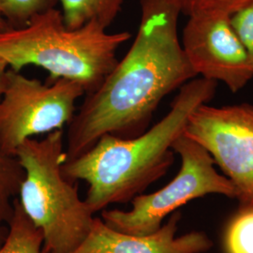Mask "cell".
I'll list each match as a JSON object with an SVG mask.
<instances>
[{
	"label": "cell",
	"instance_id": "6da1fadb",
	"mask_svg": "<svg viewBox=\"0 0 253 253\" xmlns=\"http://www.w3.org/2000/svg\"><path fill=\"white\" fill-rule=\"evenodd\" d=\"M140 8L133 43L100 86L86 94L69 124L66 162L105 134L129 139L144 133L161 101L197 77L178 37L179 11L165 0H140Z\"/></svg>",
	"mask_w": 253,
	"mask_h": 253
},
{
	"label": "cell",
	"instance_id": "7a4b0ae2",
	"mask_svg": "<svg viewBox=\"0 0 253 253\" xmlns=\"http://www.w3.org/2000/svg\"><path fill=\"white\" fill-rule=\"evenodd\" d=\"M216 88V82L195 77L181 86L170 111L157 124L134 138L101 136L89 150L63 163L65 177L88 184L84 201L94 213L131 202L169 171L174 162L173 142L183 134L192 112L208 103Z\"/></svg>",
	"mask_w": 253,
	"mask_h": 253
},
{
	"label": "cell",
	"instance_id": "3957f363",
	"mask_svg": "<svg viewBox=\"0 0 253 253\" xmlns=\"http://www.w3.org/2000/svg\"><path fill=\"white\" fill-rule=\"evenodd\" d=\"M130 37L127 31L109 33L97 22L68 28L61 10L51 7L23 27L0 31V58L14 72L44 69L50 84L60 78L78 82L88 94L116 67L118 49Z\"/></svg>",
	"mask_w": 253,
	"mask_h": 253
},
{
	"label": "cell",
	"instance_id": "277c9868",
	"mask_svg": "<svg viewBox=\"0 0 253 253\" xmlns=\"http://www.w3.org/2000/svg\"><path fill=\"white\" fill-rule=\"evenodd\" d=\"M65 149L63 130H54L41 140L27 139L15 152L25 172L19 202L43 234V253H73L96 217L80 198L77 183L63 174Z\"/></svg>",
	"mask_w": 253,
	"mask_h": 253
},
{
	"label": "cell",
	"instance_id": "5b68a950",
	"mask_svg": "<svg viewBox=\"0 0 253 253\" xmlns=\"http://www.w3.org/2000/svg\"><path fill=\"white\" fill-rule=\"evenodd\" d=\"M172 148L180 156L179 172L161 190L138 195L130 202V210H102L100 218L109 228L128 235H149L161 228L165 217L191 200L208 194L235 198L233 184L217 172L214 160L202 145L183 132Z\"/></svg>",
	"mask_w": 253,
	"mask_h": 253
},
{
	"label": "cell",
	"instance_id": "8992f818",
	"mask_svg": "<svg viewBox=\"0 0 253 253\" xmlns=\"http://www.w3.org/2000/svg\"><path fill=\"white\" fill-rule=\"evenodd\" d=\"M85 94L80 83L60 78L43 84L9 70L0 98V146L15 156L21 144L33 136L63 130Z\"/></svg>",
	"mask_w": 253,
	"mask_h": 253
},
{
	"label": "cell",
	"instance_id": "52a82bcc",
	"mask_svg": "<svg viewBox=\"0 0 253 253\" xmlns=\"http://www.w3.org/2000/svg\"><path fill=\"white\" fill-rule=\"evenodd\" d=\"M184 134L210 154L233 184L240 208L253 209V105L204 103L190 115Z\"/></svg>",
	"mask_w": 253,
	"mask_h": 253
},
{
	"label": "cell",
	"instance_id": "ba28073f",
	"mask_svg": "<svg viewBox=\"0 0 253 253\" xmlns=\"http://www.w3.org/2000/svg\"><path fill=\"white\" fill-rule=\"evenodd\" d=\"M181 44L197 76L221 82L234 93L253 79L251 55L229 15L189 17Z\"/></svg>",
	"mask_w": 253,
	"mask_h": 253
},
{
	"label": "cell",
	"instance_id": "9c48e42d",
	"mask_svg": "<svg viewBox=\"0 0 253 253\" xmlns=\"http://www.w3.org/2000/svg\"><path fill=\"white\" fill-rule=\"evenodd\" d=\"M180 219L175 211L156 232L133 235L115 231L95 217L86 238L71 253H203L211 249L212 241L203 232L176 236Z\"/></svg>",
	"mask_w": 253,
	"mask_h": 253
},
{
	"label": "cell",
	"instance_id": "30bf717a",
	"mask_svg": "<svg viewBox=\"0 0 253 253\" xmlns=\"http://www.w3.org/2000/svg\"><path fill=\"white\" fill-rule=\"evenodd\" d=\"M126 0H52L59 3L64 23L75 29L89 22H97L108 28L118 17Z\"/></svg>",
	"mask_w": 253,
	"mask_h": 253
},
{
	"label": "cell",
	"instance_id": "8fae6325",
	"mask_svg": "<svg viewBox=\"0 0 253 253\" xmlns=\"http://www.w3.org/2000/svg\"><path fill=\"white\" fill-rule=\"evenodd\" d=\"M25 172L15 156L6 153L0 146V246L3 243L14 211V200L19 195Z\"/></svg>",
	"mask_w": 253,
	"mask_h": 253
},
{
	"label": "cell",
	"instance_id": "7c38bea8",
	"mask_svg": "<svg viewBox=\"0 0 253 253\" xmlns=\"http://www.w3.org/2000/svg\"><path fill=\"white\" fill-rule=\"evenodd\" d=\"M42 248V232L34 225L16 198L8 233L0 246V253H43Z\"/></svg>",
	"mask_w": 253,
	"mask_h": 253
},
{
	"label": "cell",
	"instance_id": "4fadbf2b",
	"mask_svg": "<svg viewBox=\"0 0 253 253\" xmlns=\"http://www.w3.org/2000/svg\"><path fill=\"white\" fill-rule=\"evenodd\" d=\"M227 253H253V209L240 208L227 228Z\"/></svg>",
	"mask_w": 253,
	"mask_h": 253
},
{
	"label": "cell",
	"instance_id": "5bb4252c",
	"mask_svg": "<svg viewBox=\"0 0 253 253\" xmlns=\"http://www.w3.org/2000/svg\"><path fill=\"white\" fill-rule=\"evenodd\" d=\"M188 17L221 14L231 16L249 0H165Z\"/></svg>",
	"mask_w": 253,
	"mask_h": 253
},
{
	"label": "cell",
	"instance_id": "9a60e30c",
	"mask_svg": "<svg viewBox=\"0 0 253 253\" xmlns=\"http://www.w3.org/2000/svg\"><path fill=\"white\" fill-rule=\"evenodd\" d=\"M54 5L52 0H0V12L9 27H20Z\"/></svg>",
	"mask_w": 253,
	"mask_h": 253
},
{
	"label": "cell",
	"instance_id": "2e32d148",
	"mask_svg": "<svg viewBox=\"0 0 253 253\" xmlns=\"http://www.w3.org/2000/svg\"><path fill=\"white\" fill-rule=\"evenodd\" d=\"M235 32L243 42L253 64V0H249L231 16Z\"/></svg>",
	"mask_w": 253,
	"mask_h": 253
},
{
	"label": "cell",
	"instance_id": "e0dca14e",
	"mask_svg": "<svg viewBox=\"0 0 253 253\" xmlns=\"http://www.w3.org/2000/svg\"><path fill=\"white\" fill-rule=\"evenodd\" d=\"M9 67L4 60L0 58V98L2 96V93L5 87V83L7 79V74L9 72Z\"/></svg>",
	"mask_w": 253,
	"mask_h": 253
},
{
	"label": "cell",
	"instance_id": "ac0fdd59",
	"mask_svg": "<svg viewBox=\"0 0 253 253\" xmlns=\"http://www.w3.org/2000/svg\"><path fill=\"white\" fill-rule=\"evenodd\" d=\"M8 27H9V25L7 24V22L5 21V19L3 18L2 14H1V12H0V31L5 30V29H7Z\"/></svg>",
	"mask_w": 253,
	"mask_h": 253
}]
</instances>
